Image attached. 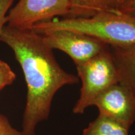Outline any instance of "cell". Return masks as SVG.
<instances>
[{"label":"cell","mask_w":135,"mask_h":135,"mask_svg":"<svg viewBox=\"0 0 135 135\" xmlns=\"http://www.w3.org/2000/svg\"><path fill=\"white\" fill-rule=\"evenodd\" d=\"M0 41L13 51L26 81L21 132L23 135H36L37 126L50 116L56 93L65 86L78 83L79 78L61 67L42 35L31 29L4 26Z\"/></svg>","instance_id":"6da1fadb"},{"label":"cell","mask_w":135,"mask_h":135,"mask_svg":"<svg viewBox=\"0 0 135 135\" xmlns=\"http://www.w3.org/2000/svg\"><path fill=\"white\" fill-rule=\"evenodd\" d=\"M31 29L40 35L67 30L98 40L109 47L135 45V15L101 13L89 18H64L40 22Z\"/></svg>","instance_id":"7a4b0ae2"},{"label":"cell","mask_w":135,"mask_h":135,"mask_svg":"<svg viewBox=\"0 0 135 135\" xmlns=\"http://www.w3.org/2000/svg\"><path fill=\"white\" fill-rule=\"evenodd\" d=\"M76 67L81 87L73 113L82 114L93 106L99 95L119 83V77L110 47Z\"/></svg>","instance_id":"3957f363"},{"label":"cell","mask_w":135,"mask_h":135,"mask_svg":"<svg viewBox=\"0 0 135 135\" xmlns=\"http://www.w3.org/2000/svg\"><path fill=\"white\" fill-rule=\"evenodd\" d=\"M70 14L68 0H19L6 16L8 26L31 29L40 22Z\"/></svg>","instance_id":"277c9868"},{"label":"cell","mask_w":135,"mask_h":135,"mask_svg":"<svg viewBox=\"0 0 135 135\" xmlns=\"http://www.w3.org/2000/svg\"><path fill=\"white\" fill-rule=\"evenodd\" d=\"M41 35L47 46L65 53L75 65L86 62L109 48L98 40L71 31L60 30Z\"/></svg>","instance_id":"5b68a950"},{"label":"cell","mask_w":135,"mask_h":135,"mask_svg":"<svg viewBox=\"0 0 135 135\" xmlns=\"http://www.w3.org/2000/svg\"><path fill=\"white\" fill-rule=\"evenodd\" d=\"M93 106L98 109L99 115L112 119L129 130L135 123V97L119 83L99 95Z\"/></svg>","instance_id":"8992f818"},{"label":"cell","mask_w":135,"mask_h":135,"mask_svg":"<svg viewBox=\"0 0 135 135\" xmlns=\"http://www.w3.org/2000/svg\"><path fill=\"white\" fill-rule=\"evenodd\" d=\"M119 77V83L130 90L135 97V45L110 47Z\"/></svg>","instance_id":"52a82bcc"},{"label":"cell","mask_w":135,"mask_h":135,"mask_svg":"<svg viewBox=\"0 0 135 135\" xmlns=\"http://www.w3.org/2000/svg\"><path fill=\"white\" fill-rule=\"evenodd\" d=\"M70 14L66 18H89L101 13H119L111 0H68Z\"/></svg>","instance_id":"ba28073f"},{"label":"cell","mask_w":135,"mask_h":135,"mask_svg":"<svg viewBox=\"0 0 135 135\" xmlns=\"http://www.w3.org/2000/svg\"><path fill=\"white\" fill-rule=\"evenodd\" d=\"M129 131L116 121L98 114L83 130L81 135H130Z\"/></svg>","instance_id":"9c48e42d"},{"label":"cell","mask_w":135,"mask_h":135,"mask_svg":"<svg viewBox=\"0 0 135 135\" xmlns=\"http://www.w3.org/2000/svg\"><path fill=\"white\" fill-rule=\"evenodd\" d=\"M16 80V74L6 62L0 60V91Z\"/></svg>","instance_id":"30bf717a"},{"label":"cell","mask_w":135,"mask_h":135,"mask_svg":"<svg viewBox=\"0 0 135 135\" xmlns=\"http://www.w3.org/2000/svg\"><path fill=\"white\" fill-rule=\"evenodd\" d=\"M0 135H23L20 131L13 128L7 118L0 114Z\"/></svg>","instance_id":"8fae6325"},{"label":"cell","mask_w":135,"mask_h":135,"mask_svg":"<svg viewBox=\"0 0 135 135\" xmlns=\"http://www.w3.org/2000/svg\"><path fill=\"white\" fill-rule=\"evenodd\" d=\"M14 1L15 0H0V35L7 23L6 14Z\"/></svg>","instance_id":"7c38bea8"},{"label":"cell","mask_w":135,"mask_h":135,"mask_svg":"<svg viewBox=\"0 0 135 135\" xmlns=\"http://www.w3.org/2000/svg\"><path fill=\"white\" fill-rule=\"evenodd\" d=\"M111 1L115 4L118 9L122 12L123 10L129 6L133 0H111Z\"/></svg>","instance_id":"4fadbf2b"},{"label":"cell","mask_w":135,"mask_h":135,"mask_svg":"<svg viewBox=\"0 0 135 135\" xmlns=\"http://www.w3.org/2000/svg\"><path fill=\"white\" fill-rule=\"evenodd\" d=\"M123 13H127V14L135 15V0H133V1L129 4L126 9H124L122 11Z\"/></svg>","instance_id":"5bb4252c"}]
</instances>
